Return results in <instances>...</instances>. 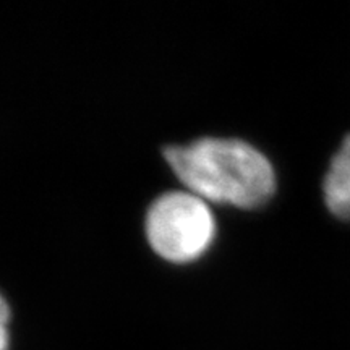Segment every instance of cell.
Wrapping results in <instances>:
<instances>
[{"mask_svg":"<svg viewBox=\"0 0 350 350\" xmlns=\"http://www.w3.org/2000/svg\"><path fill=\"white\" fill-rule=\"evenodd\" d=\"M164 157L187 190L204 201L250 209L274 195L273 164L242 139L201 138L167 146Z\"/></svg>","mask_w":350,"mask_h":350,"instance_id":"6da1fadb","label":"cell"},{"mask_svg":"<svg viewBox=\"0 0 350 350\" xmlns=\"http://www.w3.org/2000/svg\"><path fill=\"white\" fill-rule=\"evenodd\" d=\"M8 323H10V306L3 299V295L0 294V350H7L8 344H10Z\"/></svg>","mask_w":350,"mask_h":350,"instance_id":"277c9868","label":"cell"},{"mask_svg":"<svg viewBox=\"0 0 350 350\" xmlns=\"http://www.w3.org/2000/svg\"><path fill=\"white\" fill-rule=\"evenodd\" d=\"M325 203L336 217L350 221V135L331 159L323 182Z\"/></svg>","mask_w":350,"mask_h":350,"instance_id":"3957f363","label":"cell"},{"mask_svg":"<svg viewBox=\"0 0 350 350\" xmlns=\"http://www.w3.org/2000/svg\"><path fill=\"white\" fill-rule=\"evenodd\" d=\"M144 227L152 250L170 262L198 260L216 237L208 201L188 190L167 191L152 201Z\"/></svg>","mask_w":350,"mask_h":350,"instance_id":"7a4b0ae2","label":"cell"}]
</instances>
